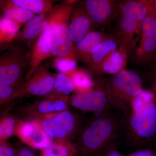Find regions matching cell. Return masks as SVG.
Listing matches in <instances>:
<instances>
[{
	"label": "cell",
	"instance_id": "12",
	"mask_svg": "<svg viewBox=\"0 0 156 156\" xmlns=\"http://www.w3.org/2000/svg\"><path fill=\"white\" fill-rule=\"evenodd\" d=\"M14 135L29 146L41 151L52 146L55 142L37 124L27 120L20 119Z\"/></svg>",
	"mask_w": 156,
	"mask_h": 156
},
{
	"label": "cell",
	"instance_id": "37",
	"mask_svg": "<svg viewBox=\"0 0 156 156\" xmlns=\"http://www.w3.org/2000/svg\"><path fill=\"white\" fill-rule=\"evenodd\" d=\"M153 9L154 14L156 19V0H154Z\"/></svg>",
	"mask_w": 156,
	"mask_h": 156
},
{
	"label": "cell",
	"instance_id": "20",
	"mask_svg": "<svg viewBox=\"0 0 156 156\" xmlns=\"http://www.w3.org/2000/svg\"><path fill=\"white\" fill-rule=\"evenodd\" d=\"M20 111L23 115L30 114L44 115L56 112L52 98L50 95L37 101L32 104L23 107Z\"/></svg>",
	"mask_w": 156,
	"mask_h": 156
},
{
	"label": "cell",
	"instance_id": "6",
	"mask_svg": "<svg viewBox=\"0 0 156 156\" xmlns=\"http://www.w3.org/2000/svg\"><path fill=\"white\" fill-rule=\"evenodd\" d=\"M23 116L25 120L36 123L55 140L70 141L80 126V117L69 109L48 115Z\"/></svg>",
	"mask_w": 156,
	"mask_h": 156
},
{
	"label": "cell",
	"instance_id": "16",
	"mask_svg": "<svg viewBox=\"0 0 156 156\" xmlns=\"http://www.w3.org/2000/svg\"><path fill=\"white\" fill-rule=\"evenodd\" d=\"M119 47L115 37L108 39L93 48L87 65L93 74L101 75V66L110 53Z\"/></svg>",
	"mask_w": 156,
	"mask_h": 156
},
{
	"label": "cell",
	"instance_id": "2",
	"mask_svg": "<svg viewBox=\"0 0 156 156\" xmlns=\"http://www.w3.org/2000/svg\"><path fill=\"white\" fill-rule=\"evenodd\" d=\"M125 119L122 136L131 148L156 150V95L142 93L134 101Z\"/></svg>",
	"mask_w": 156,
	"mask_h": 156
},
{
	"label": "cell",
	"instance_id": "30",
	"mask_svg": "<svg viewBox=\"0 0 156 156\" xmlns=\"http://www.w3.org/2000/svg\"><path fill=\"white\" fill-rule=\"evenodd\" d=\"M0 156H17V149L7 141L0 142Z\"/></svg>",
	"mask_w": 156,
	"mask_h": 156
},
{
	"label": "cell",
	"instance_id": "31",
	"mask_svg": "<svg viewBox=\"0 0 156 156\" xmlns=\"http://www.w3.org/2000/svg\"><path fill=\"white\" fill-rule=\"evenodd\" d=\"M125 156H156V150L148 148L139 149Z\"/></svg>",
	"mask_w": 156,
	"mask_h": 156
},
{
	"label": "cell",
	"instance_id": "24",
	"mask_svg": "<svg viewBox=\"0 0 156 156\" xmlns=\"http://www.w3.org/2000/svg\"><path fill=\"white\" fill-rule=\"evenodd\" d=\"M4 17L15 20L22 25L28 22L35 16V14L25 9L17 7L9 2L3 9Z\"/></svg>",
	"mask_w": 156,
	"mask_h": 156
},
{
	"label": "cell",
	"instance_id": "34",
	"mask_svg": "<svg viewBox=\"0 0 156 156\" xmlns=\"http://www.w3.org/2000/svg\"><path fill=\"white\" fill-rule=\"evenodd\" d=\"M17 156H35L29 149L21 146L17 149Z\"/></svg>",
	"mask_w": 156,
	"mask_h": 156
},
{
	"label": "cell",
	"instance_id": "13",
	"mask_svg": "<svg viewBox=\"0 0 156 156\" xmlns=\"http://www.w3.org/2000/svg\"><path fill=\"white\" fill-rule=\"evenodd\" d=\"M97 27L81 3L76 4L69 26L71 41L75 44L90 32L95 30Z\"/></svg>",
	"mask_w": 156,
	"mask_h": 156
},
{
	"label": "cell",
	"instance_id": "33",
	"mask_svg": "<svg viewBox=\"0 0 156 156\" xmlns=\"http://www.w3.org/2000/svg\"><path fill=\"white\" fill-rule=\"evenodd\" d=\"M117 144H115L108 148L105 151L103 156H125V154L121 153L118 150Z\"/></svg>",
	"mask_w": 156,
	"mask_h": 156
},
{
	"label": "cell",
	"instance_id": "38",
	"mask_svg": "<svg viewBox=\"0 0 156 156\" xmlns=\"http://www.w3.org/2000/svg\"><path fill=\"white\" fill-rule=\"evenodd\" d=\"M79 155V153H75L69 156H78Z\"/></svg>",
	"mask_w": 156,
	"mask_h": 156
},
{
	"label": "cell",
	"instance_id": "18",
	"mask_svg": "<svg viewBox=\"0 0 156 156\" xmlns=\"http://www.w3.org/2000/svg\"><path fill=\"white\" fill-rule=\"evenodd\" d=\"M75 153H79L77 143L55 140L52 146L41 151L40 156H69Z\"/></svg>",
	"mask_w": 156,
	"mask_h": 156
},
{
	"label": "cell",
	"instance_id": "4",
	"mask_svg": "<svg viewBox=\"0 0 156 156\" xmlns=\"http://www.w3.org/2000/svg\"><path fill=\"white\" fill-rule=\"evenodd\" d=\"M106 88L111 106L122 112L125 118L131 112L134 101L143 91L138 73L126 69L106 79Z\"/></svg>",
	"mask_w": 156,
	"mask_h": 156
},
{
	"label": "cell",
	"instance_id": "1",
	"mask_svg": "<svg viewBox=\"0 0 156 156\" xmlns=\"http://www.w3.org/2000/svg\"><path fill=\"white\" fill-rule=\"evenodd\" d=\"M125 119L111 109L96 114L81 130L77 143L81 156H101L122 136Z\"/></svg>",
	"mask_w": 156,
	"mask_h": 156
},
{
	"label": "cell",
	"instance_id": "10",
	"mask_svg": "<svg viewBox=\"0 0 156 156\" xmlns=\"http://www.w3.org/2000/svg\"><path fill=\"white\" fill-rule=\"evenodd\" d=\"M120 3L115 0H86L80 3L97 27L105 28L116 21Z\"/></svg>",
	"mask_w": 156,
	"mask_h": 156
},
{
	"label": "cell",
	"instance_id": "8",
	"mask_svg": "<svg viewBox=\"0 0 156 156\" xmlns=\"http://www.w3.org/2000/svg\"><path fill=\"white\" fill-rule=\"evenodd\" d=\"M138 41L130 57L137 65L145 66L151 63L156 58V19L153 5L141 23Z\"/></svg>",
	"mask_w": 156,
	"mask_h": 156
},
{
	"label": "cell",
	"instance_id": "23",
	"mask_svg": "<svg viewBox=\"0 0 156 156\" xmlns=\"http://www.w3.org/2000/svg\"><path fill=\"white\" fill-rule=\"evenodd\" d=\"M21 26V24L11 18L4 16L1 17L0 20L1 43L11 41L17 37L18 30Z\"/></svg>",
	"mask_w": 156,
	"mask_h": 156
},
{
	"label": "cell",
	"instance_id": "36",
	"mask_svg": "<svg viewBox=\"0 0 156 156\" xmlns=\"http://www.w3.org/2000/svg\"><path fill=\"white\" fill-rule=\"evenodd\" d=\"M152 91L153 93L156 95V81H154L152 86Z\"/></svg>",
	"mask_w": 156,
	"mask_h": 156
},
{
	"label": "cell",
	"instance_id": "29",
	"mask_svg": "<svg viewBox=\"0 0 156 156\" xmlns=\"http://www.w3.org/2000/svg\"><path fill=\"white\" fill-rule=\"evenodd\" d=\"M52 98L54 108L56 112L64 111L69 109L68 103L69 98L68 96H62L51 93L49 95Z\"/></svg>",
	"mask_w": 156,
	"mask_h": 156
},
{
	"label": "cell",
	"instance_id": "25",
	"mask_svg": "<svg viewBox=\"0 0 156 156\" xmlns=\"http://www.w3.org/2000/svg\"><path fill=\"white\" fill-rule=\"evenodd\" d=\"M49 23L48 15L47 17L41 22L27 28H23L17 37L22 41L30 43L41 36L48 28Z\"/></svg>",
	"mask_w": 156,
	"mask_h": 156
},
{
	"label": "cell",
	"instance_id": "22",
	"mask_svg": "<svg viewBox=\"0 0 156 156\" xmlns=\"http://www.w3.org/2000/svg\"><path fill=\"white\" fill-rule=\"evenodd\" d=\"M19 120L8 111H5L0 120V142L7 141L14 135L15 128Z\"/></svg>",
	"mask_w": 156,
	"mask_h": 156
},
{
	"label": "cell",
	"instance_id": "7",
	"mask_svg": "<svg viewBox=\"0 0 156 156\" xmlns=\"http://www.w3.org/2000/svg\"><path fill=\"white\" fill-rule=\"evenodd\" d=\"M30 59V53L22 45L11 46L0 57V83L21 89L25 83L23 76Z\"/></svg>",
	"mask_w": 156,
	"mask_h": 156
},
{
	"label": "cell",
	"instance_id": "15",
	"mask_svg": "<svg viewBox=\"0 0 156 156\" xmlns=\"http://www.w3.org/2000/svg\"><path fill=\"white\" fill-rule=\"evenodd\" d=\"M114 37L113 35L103 30L90 32L75 45V53L77 58L87 65L93 48L107 39Z\"/></svg>",
	"mask_w": 156,
	"mask_h": 156
},
{
	"label": "cell",
	"instance_id": "5",
	"mask_svg": "<svg viewBox=\"0 0 156 156\" xmlns=\"http://www.w3.org/2000/svg\"><path fill=\"white\" fill-rule=\"evenodd\" d=\"M76 2H64L53 8L48 14L49 25L47 30L52 37V56L73 55L75 44L70 39L69 26Z\"/></svg>",
	"mask_w": 156,
	"mask_h": 156
},
{
	"label": "cell",
	"instance_id": "19",
	"mask_svg": "<svg viewBox=\"0 0 156 156\" xmlns=\"http://www.w3.org/2000/svg\"><path fill=\"white\" fill-rule=\"evenodd\" d=\"M66 74L72 81L74 88L73 92H87L92 89L95 86V81L92 80L89 73L83 70L76 69Z\"/></svg>",
	"mask_w": 156,
	"mask_h": 156
},
{
	"label": "cell",
	"instance_id": "28",
	"mask_svg": "<svg viewBox=\"0 0 156 156\" xmlns=\"http://www.w3.org/2000/svg\"><path fill=\"white\" fill-rule=\"evenodd\" d=\"M18 98V89L14 87L0 83V104L1 106Z\"/></svg>",
	"mask_w": 156,
	"mask_h": 156
},
{
	"label": "cell",
	"instance_id": "9",
	"mask_svg": "<svg viewBox=\"0 0 156 156\" xmlns=\"http://www.w3.org/2000/svg\"><path fill=\"white\" fill-rule=\"evenodd\" d=\"M69 104L82 111L101 113L112 108L110 104L106 88V79L95 81L91 90L84 92H74L70 98Z\"/></svg>",
	"mask_w": 156,
	"mask_h": 156
},
{
	"label": "cell",
	"instance_id": "21",
	"mask_svg": "<svg viewBox=\"0 0 156 156\" xmlns=\"http://www.w3.org/2000/svg\"><path fill=\"white\" fill-rule=\"evenodd\" d=\"M10 2L34 14L47 15L52 11V2L44 0H12Z\"/></svg>",
	"mask_w": 156,
	"mask_h": 156
},
{
	"label": "cell",
	"instance_id": "14",
	"mask_svg": "<svg viewBox=\"0 0 156 156\" xmlns=\"http://www.w3.org/2000/svg\"><path fill=\"white\" fill-rule=\"evenodd\" d=\"M52 56V37L46 30L37 39L33 47L29 67L26 73V80L30 79L44 60Z\"/></svg>",
	"mask_w": 156,
	"mask_h": 156
},
{
	"label": "cell",
	"instance_id": "17",
	"mask_svg": "<svg viewBox=\"0 0 156 156\" xmlns=\"http://www.w3.org/2000/svg\"><path fill=\"white\" fill-rule=\"evenodd\" d=\"M128 57L119 50L113 51L107 56L101 66V75H114L125 69Z\"/></svg>",
	"mask_w": 156,
	"mask_h": 156
},
{
	"label": "cell",
	"instance_id": "11",
	"mask_svg": "<svg viewBox=\"0 0 156 156\" xmlns=\"http://www.w3.org/2000/svg\"><path fill=\"white\" fill-rule=\"evenodd\" d=\"M55 76L47 64L41 65L24 86L18 89V98L50 95L53 91Z\"/></svg>",
	"mask_w": 156,
	"mask_h": 156
},
{
	"label": "cell",
	"instance_id": "35",
	"mask_svg": "<svg viewBox=\"0 0 156 156\" xmlns=\"http://www.w3.org/2000/svg\"><path fill=\"white\" fill-rule=\"evenodd\" d=\"M151 77L153 81H156V63L151 71Z\"/></svg>",
	"mask_w": 156,
	"mask_h": 156
},
{
	"label": "cell",
	"instance_id": "3",
	"mask_svg": "<svg viewBox=\"0 0 156 156\" xmlns=\"http://www.w3.org/2000/svg\"><path fill=\"white\" fill-rule=\"evenodd\" d=\"M154 0L120 2L114 36L119 51L130 57L139 40L141 23L147 16Z\"/></svg>",
	"mask_w": 156,
	"mask_h": 156
},
{
	"label": "cell",
	"instance_id": "32",
	"mask_svg": "<svg viewBox=\"0 0 156 156\" xmlns=\"http://www.w3.org/2000/svg\"><path fill=\"white\" fill-rule=\"evenodd\" d=\"M48 14H47V15L38 14L37 15H35L32 19H31L30 20H29L28 22L27 23L24 28H27V27L35 25V24H36L37 23L41 22V21H43L47 17Z\"/></svg>",
	"mask_w": 156,
	"mask_h": 156
},
{
	"label": "cell",
	"instance_id": "26",
	"mask_svg": "<svg viewBox=\"0 0 156 156\" xmlns=\"http://www.w3.org/2000/svg\"><path fill=\"white\" fill-rule=\"evenodd\" d=\"M74 88L72 80L66 74L59 73L55 76L54 87L52 93L55 95L68 96Z\"/></svg>",
	"mask_w": 156,
	"mask_h": 156
},
{
	"label": "cell",
	"instance_id": "27",
	"mask_svg": "<svg viewBox=\"0 0 156 156\" xmlns=\"http://www.w3.org/2000/svg\"><path fill=\"white\" fill-rule=\"evenodd\" d=\"M77 60L73 55L56 57L53 62V66L58 71L67 74L76 69Z\"/></svg>",
	"mask_w": 156,
	"mask_h": 156
}]
</instances>
